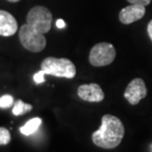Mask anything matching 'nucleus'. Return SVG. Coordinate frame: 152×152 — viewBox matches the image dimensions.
Listing matches in <instances>:
<instances>
[{"instance_id":"12","label":"nucleus","mask_w":152,"mask_h":152,"mask_svg":"<svg viewBox=\"0 0 152 152\" xmlns=\"http://www.w3.org/2000/svg\"><path fill=\"white\" fill-rule=\"evenodd\" d=\"M11 141L10 132L3 126H0V145H6Z\"/></svg>"},{"instance_id":"6","label":"nucleus","mask_w":152,"mask_h":152,"mask_svg":"<svg viewBox=\"0 0 152 152\" xmlns=\"http://www.w3.org/2000/svg\"><path fill=\"white\" fill-rule=\"evenodd\" d=\"M147 95V88L141 78H134L129 82L124 90V96L129 104L137 105Z\"/></svg>"},{"instance_id":"15","label":"nucleus","mask_w":152,"mask_h":152,"mask_svg":"<svg viewBox=\"0 0 152 152\" xmlns=\"http://www.w3.org/2000/svg\"><path fill=\"white\" fill-rule=\"evenodd\" d=\"M130 4H136V5H141V6H147L150 4L151 0H127Z\"/></svg>"},{"instance_id":"1","label":"nucleus","mask_w":152,"mask_h":152,"mask_svg":"<svg viewBox=\"0 0 152 152\" xmlns=\"http://www.w3.org/2000/svg\"><path fill=\"white\" fill-rule=\"evenodd\" d=\"M124 135V124L113 115L102 117V124L99 129L92 133V141L98 147L113 149L120 145Z\"/></svg>"},{"instance_id":"2","label":"nucleus","mask_w":152,"mask_h":152,"mask_svg":"<svg viewBox=\"0 0 152 152\" xmlns=\"http://www.w3.org/2000/svg\"><path fill=\"white\" fill-rule=\"evenodd\" d=\"M41 69L45 74L56 77L72 79L76 75V67L74 63L68 58H56L47 57L41 63Z\"/></svg>"},{"instance_id":"10","label":"nucleus","mask_w":152,"mask_h":152,"mask_svg":"<svg viewBox=\"0 0 152 152\" xmlns=\"http://www.w3.org/2000/svg\"><path fill=\"white\" fill-rule=\"evenodd\" d=\"M42 124V118H34L28 121L24 124L23 126L20 127V132L24 135H31L35 132H37V129Z\"/></svg>"},{"instance_id":"18","label":"nucleus","mask_w":152,"mask_h":152,"mask_svg":"<svg viewBox=\"0 0 152 152\" xmlns=\"http://www.w3.org/2000/svg\"><path fill=\"white\" fill-rule=\"evenodd\" d=\"M7 1L12 2V3H16V2H18V1H20V0H7Z\"/></svg>"},{"instance_id":"4","label":"nucleus","mask_w":152,"mask_h":152,"mask_svg":"<svg viewBox=\"0 0 152 152\" xmlns=\"http://www.w3.org/2000/svg\"><path fill=\"white\" fill-rule=\"evenodd\" d=\"M27 24L41 34L50 32L53 22V14L45 6H35L29 11L26 18Z\"/></svg>"},{"instance_id":"13","label":"nucleus","mask_w":152,"mask_h":152,"mask_svg":"<svg viewBox=\"0 0 152 152\" xmlns=\"http://www.w3.org/2000/svg\"><path fill=\"white\" fill-rule=\"evenodd\" d=\"M14 104V99L11 95H3L0 98V108L1 109H8Z\"/></svg>"},{"instance_id":"11","label":"nucleus","mask_w":152,"mask_h":152,"mask_svg":"<svg viewBox=\"0 0 152 152\" xmlns=\"http://www.w3.org/2000/svg\"><path fill=\"white\" fill-rule=\"evenodd\" d=\"M33 110V106L27 103H24L22 100H17L14 103V107L12 110V113L14 115H25Z\"/></svg>"},{"instance_id":"8","label":"nucleus","mask_w":152,"mask_h":152,"mask_svg":"<svg viewBox=\"0 0 152 152\" xmlns=\"http://www.w3.org/2000/svg\"><path fill=\"white\" fill-rule=\"evenodd\" d=\"M145 12H146L145 6L130 4L121 9L118 14V19H120L121 23L124 24V25H129V24H132L143 18Z\"/></svg>"},{"instance_id":"16","label":"nucleus","mask_w":152,"mask_h":152,"mask_svg":"<svg viewBox=\"0 0 152 152\" xmlns=\"http://www.w3.org/2000/svg\"><path fill=\"white\" fill-rule=\"evenodd\" d=\"M56 27L58 29H63V28H65L66 24H65V22L62 19H58V20H56Z\"/></svg>"},{"instance_id":"14","label":"nucleus","mask_w":152,"mask_h":152,"mask_svg":"<svg viewBox=\"0 0 152 152\" xmlns=\"http://www.w3.org/2000/svg\"><path fill=\"white\" fill-rule=\"evenodd\" d=\"M45 73L44 71L42 70H39V71H38L37 73H35L34 74V81H35V83L36 84H41V83H44V82L45 81Z\"/></svg>"},{"instance_id":"5","label":"nucleus","mask_w":152,"mask_h":152,"mask_svg":"<svg viewBox=\"0 0 152 152\" xmlns=\"http://www.w3.org/2000/svg\"><path fill=\"white\" fill-rule=\"evenodd\" d=\"M115 47L109 42H99L91 48L89 53V62L93 66L101 67L111 64L115 58Z\"/></svg>"},{"instance_id":"3","label":"nucleus","mask_w":152,"mask_h":152,"mask_svg":"<svg viewBox=\"0 0 152 152\" xmlns=\"http://www.w3.org/2000/svg\"><path fill=\"white\" fill-rule=\"evenodd\" d=\"M19 39L24 48L32 53H39L44 50L47 45V39L45 35L36 31L27 23L24 24L19 30Z\"/></svg>"},{"instance_id":"17","label":"nucleus","mask_w":152,"mask_h":152,"mask_svg":"<svg viewBox=\"0 0 152 152\" xmlns=\"http://www.w3.org/2000/svg\"><path fill=\"white\" fill-rule=\"evenodd\" d=\"M147 34H148V36H149V38L152 42V20L148 23V25H147Z\"/></svg>"},{"instance_id":"9","label":"nucleus","mask_w":152,"mask_h":152,"mask_svg":"<svg viewBox=\"0 0 152 152\" xmlns=\"http://www.w3.org/2000/svg\"><path fill=\"white\" fill-rule=\"evenodd\" d=\"M18 31V23L13 15L9 12L0 10V36L11 37Z\"/></svg>"},{"instance_id":"7","label":"nucleus","mask_w":152,"mask_h":152,"mask_svg":"<svg viewBox=\"0 0 152 152\" xmlns=\"http://www.w3.org/2000/svg\"><path fill=\"white\" fill-rule=\"evenodd\" d=\"M77 94L81 100L90 103L102 102L105 98V94L101 86L97 83L80 85L78 87Z\"/></svg>"}]
</instances>
